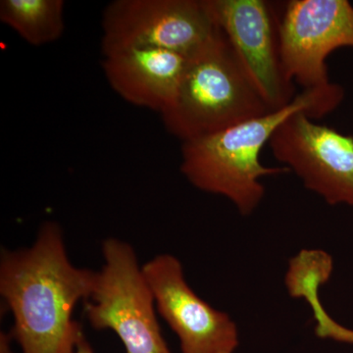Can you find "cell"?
Listing matches in <instances>:
<instances>
[{"mask_svg":"<svg viewBox=\"0 0 353 353\" xmlns=\"http://www.w3.org/2000/svg\"><path fill=\"white\" fill-rule=\"evenodd\" d=\"M97 272L70 261L61 228L44 223L29 248L2 250L0 294L22 353H72L85 338L74 309L92 294Z\"/></svg>","mask_w":353,"mask_h":353,"instance_id":"cell-1","label":"cell"},{"mask_svg":"<svg viewBox=\"0 0 353 353\" xmlns=\"http://www.w3.org/2000/svg\"><path fill=\"white\" fill-rule=\"evenodd\" d=\"M343 99L345 90L339 83L306 88L284 108L183 141L181 172L196 189L226 197L241 216H250L264 199L260 179L290 172L287 167H267L260 161L262 148L274 132L296 113L305 112L314 120L325 117Z\"/></svg>","mask_w":353,"mask_h":353,"instance_id":"cell-2","label":"cell"},{"mask_svg":"<svg viewBox=\"0 0 353 353\" xmlns=\"http://www.w3.org/2000/svg\"><path fill=\"white\" fill-rule=\"evenodd\" d=\"M269 112L220 30L189 57L176 97L161 117L167 131L183 143Z\"/></svg>","mask_w":353,"mask_h":353,"instance_id":"cell-3","label":"cell"},{"mask_svg":"<svg viewBox=\"0 0 353 353\" xmlns=\"http://www.w3.org/2000/svg\"><path fill=\"white\" fill-rule=\"evenodd\" d=\"M104 265L97 272L85 314L97 331L111 330L126 353H172L157 316L150 285L134 248L126 241L102 243Z\"/></svg>","mask_w":353,"mask_h":353,"instance_id":"cell-4","label":"cell"},{"mask_svg":"<svg viewBox=\"0 0 353 353\" xmlns=\"http://www.w3.org/2000/svg\"><path fill=\"white\" fill-rule=\"evenodd\" d=\"M219 32L208 0H115L102 14V54L161 48L190 57Z\"/></svg>","mask_w":353,"mask_h":353,"instance_id":"cell-5","label":"cell"},{"mask_svg":"<svg viewBox=\"0 0 353 353\" xmlns=\"http://www.w3.org/2000/svg\"><path fill=\"white\" fill-rule=\"evenodd\" d=\"M209 9L260 97L272 111L296 97L281 58L277 4L266 0H208Z\"/></svg>","mask_w":353,"mask_h":353,"instance_id":"cell-6","label":"cell"},{"mask_svg":"<svg viewBox=\"0 0 353 353\" xmlns=\"http://www.w3.org/2000/svg\"><path fill=\"white\" fill-rule=\"evenodd\" d=\"M268 145L306 189L329 205L353 208V136L299 112L277 128Z\"/></svg>","mask_w":353,"mask_h":353,"instance_id":"cell-7","label":"cell"},{"mask_svg":"<svg viewBox=\"0 0 353 353\" xmlns=\"http://www.w3.org/2000/svg\"><path fill=\"white\" fill-rule=\"evenodd\" d=\"M281 58L285 75L303 90L331 83L326 59L353 48V6L347 0H290L280 10Z\"/></svg>","mask_w":353,"mask_h":353,"instance_id":"cell-8","label":"cell"},{"mask_svg":"<svg viewBox=\"0 0 353 353\" xmlns=\"http://www.w3.org/2000/svg\"><path fill=\"white\" fill-rule=\"evenodd\" d=\"M158 313L178 336L182 353H234L240 334L234 320L197 296L185 280L183 265L160 254L143 266Z\"/></svg>","mask_w":353,"mask_h":353,"instance_id":"cell-9","label":"cell"},{"mask_svg":"<svg viewBox=\"0 0 353 353\" xmlns=\"http://www.w3.org/2000/svg\"><path fill=\"white\" fill-rule=\"evenodd\" d=\"M189 57L161 48H130L105 55L102 69L123 99L161 114L176 97Z\"/></svg>","mask_w":353,"mask_h":353,"instance_id":"cell-10","label":"cell"},{"mask_svg":"<svg viewBox=\"0 0 353 353\" xmlns=\"http://www.w3.org/2000/svg\"><path fill=\"white\" fill-rule=\"evenodd\" d=\"M62 0H2L0 20L32 46L51 43L65 30Z\"/></svg>","mask_w":353,"mask_h":353,"instance_id":"cell-11","label":"cell"},{"mask_svg":"<svg viewBox=\"0 0 353 353\" xmlns=\"http://www.w3.org/2000/svg\"><path fill=\"white\" fill-rule=\"evenodd\" d=\"M334 271L333 257L322 250H303L290 259L285 289L292 299H304L309 306L319 303L320 290Z\"/></svg>","mask_w":353,"mask_h":353,"instance_id":"cell-12","label":"cell"},{"mask_svg":"<svg viewBox=\"0 0 353 353\" xmlns=\"http://www.w3.org/2000/svg\"><path fill=\"white\" fill-rule=\"evenodd\" d=\"M12 336L9 333L0 334V353H15L12 350Z\"/></svg>","mask_w":353,"mask_h":353,"instance_id":"cell-13","label":"cell"},{"mask_svg":"<svg viewBox=\"0 0 353 353\" xmlns=\"http://www.w3.org/2000/svg\"><path fill=\"white\" fill-rule=\"evenodd\" d=\"M72 353H95V352L85 336V338L78 343V345H77L75 350H74Z\"/></svg>","mask_w":353,"mask_h":353,"instance_id":"cell-14","label":"cell"},{"mask_svg":"<svg viewBox=\"0 0 353 353\" xmlns=\"http://www.w3.org/2000/svg\"><path fill=\"white\" fill-rule=\"evenodd\" d=\"M350 343H353V330L352 334H350Z\"/></svg>","mask_w":353,"mask_h":353,"instance_id":"cell-15","label":"cell"}]
</instances>
